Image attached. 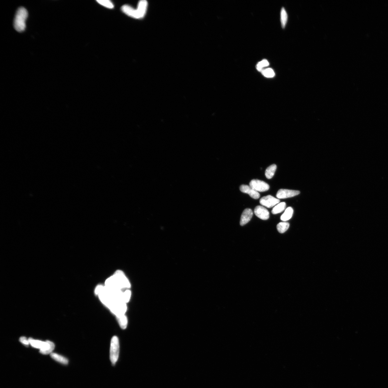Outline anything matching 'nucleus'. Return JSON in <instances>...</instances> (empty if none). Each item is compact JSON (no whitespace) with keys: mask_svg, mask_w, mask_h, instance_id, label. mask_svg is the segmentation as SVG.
Returning <instances> with one entry per match:
<instances>
[{"mask_svg":"<svg viewBox=\"0 0 388 388\" xmlns=\"http://www.w3.org/2000/svg\"><path fill=\"white\" fill-rule=\"evenodd\" d=\"M105 284L107 287L119 290L129 288L131 287L128 279L121 270H117L113 275L108 279Z\"/></svg>","mask_w":388,"mask_h":388,"instance_id":"obj_1","label":"nucleus"},{"mask_svg":"<svg viewBox=\"0 0 388 388\" xmlns=\"http://www.w3.org/2000/svg\"><path fill=\"white\" fill-rule=\"evenodd\" d=\"M28 15L27 11L25 8L22 7L18 9L14 21V28L18 32H22L25 30Z\"/></svg>","mask_w":388,"mask_h":388,"instance_id":"obj_2","label":"nucleus"},{"mask_svg":"<svg viewBox=\"0 0 388 388\" xmlns=\"http://www.w3.org/2000/svg\"><path fill=\"white\" fill-rule=\"evenodd\" d=\"M119 349L118 338L116 336H114L111 340L110 349V359L113 366L116 365L118 361Z\"/></svg>","mask_w":388,"mask_h":388,"instance_id":"obj_3","label":"nucleus"},{"mask_svg":"<svg viewBox=\"0 0 388 388\" xmlns=\"http://www.w3.org/2000/svg\"><path fill=\"white\" fill-rule=\"evenodd\" d=\"M109 309L116 316L125 314L127 309L126 303L120 300H115Z\"/></svg>","mask_w":388,"mask_h":388,"instance_id":"obj_4","label":"nucleus"},{"mask_svg":"<svg viewBox=\"0 0 388 388\" xmlns=\"http://www.w3.org/2000/svg\"><path fill=\"white\" fill-rule=\"evenodd\" d=\"M250 186L258 192L266 191L270 189V186L267 183L258 180H251L250 183Z\"/></svg>","mask_w":388,"mask_h":388,"instance_id":"obj_5","label":"nucleus"},{"mask_svg":"<svg viewBox=\"0 0 388 388\" xmlns=\"http://www.w3.org/2000/svg\"><path fill=\"white\" fill-rule=\"evenodd\" d=\"M280 200L271 195H268L262 197L260 200V203L267 208H271L279 203Z\"/></svg>","mask_w":388,"mask_h":388,"instance_id":"obj_6","label":"nucleus"},{"mask_svg":"<svg viewBox=\"0 0 388 388\" xmlns=\"http://www.w3.org/2000/svg\"><path fill=\"white\" fill-rule=\"evenodd\" d=\"M300 193L298 190L282 189L278 190L276 196L278 199H284L295 197Z\"/></svg>","mask_w":388,"mask_h":388,"instance_id":"obj_7","label":"nucleus"},{"mask_svg":"<svg viewBox=\"0 0 388 388\" xmlns=\"http://www.w3.org/2000/svg\"><path fill=\"white\" fill-rule=\"evenodd\" d=\"M239 189L242 192L248 194L253 199H258L260 198V194L250 186L242 185L240 187Z\"/></svg>","mask_w":388,"mask_h":388,"instance_id":"obj_8","label":"nucleus"},{"mask_svg":"<svg viewBox=\"0 0 388 388\" xmlns=\"http://www.w3.org/2000/svg\"><path fill=\"white\" fill-rule=\"evenodd\" d=\"M254 213L257 217L263 220H267L270 217L269 211L262 206H256L254 210Z\"/></svg>","mask_w":388,"mask_h":388,"instance_id":"obj_9","label":"nucleus"},{"mask_svg":"<svg viewBox=\"0 0 388 388\" xmlns=\"http://www.w3.org/2000/svg\"><path fill=\"white\" fill-rule=\"evenodd\" d=\"M121 10L126 15L136 19H140L137 9H135L128 5H124L121 7Z\"/></svg>","mask_w":388,"mask_h":388,"instance_id":"obj_10","label":"nucleus"},{"mask_svg":"<svg viewBox=\"0 0 388 388\" xmlns=\"http://www.w3.org/2000/svg\"><path fill=\"white\" fill-rule=\"evenodd\" d=\"M253 215V211L250 208L245 209L242 213L241 216L240 222L241 225L243 226L250 222L252 217Z\"/></svg>","mask_w":388,"mask_h":388,"instance_id":"obj_11","label":"nucleus"},{"mask_svg":"<svg viewBox=\"0 0 388 388\" xmlns=\"http://www.w3.org/2000/svg\"><path fill=\"white\" fill-rule=\"evenodd\" d=\"M147 6V2L145 0H142L139 2L137 9L140 18L144 17L146 12Z\"/></svg>","mask_w":388,"mask_h":388,"instance_id":"obj_12","label":"nucleus"},{"mask_svg":"<svg viewBox=\"0 0 388 388\" xmlns=\"http://www.w3.org/2000/svg\"><path fill=\"white\" fill-rule=\"evenodd\" d=\"M293 213V210L291 207H289L287 208L283 215L281 216V220L286 222L290 220L292 218Z\"/></svg>","mask_w":388,"mask_h":388,"instance_id":"obj_13","label":"nucleus"},{"mask_svg":"<svg viewBox=\"0 0 388 388\" xmlns=\"http://www.w3.org/2000/svg\"><path fill=\"white\" fill-rule=\"evenodd\" d=\"M51 358L60 363L63 364H67L69 363V361L65 357L61 355L52 352L50 354Z\"/></svg>","mask_w":388,"mask_h":388,"instance_id":"obj_14","label":"nucleus"},{"mask_svg":"<svg viewBox=\"0 0 388 388\" xmlns=\"http://www.w3.org/2000/svg\"><path fill=\"white\" fill-rule=\"evenodd\" d=\"M276 168L277 166L275 164H272V165L268 167L265 171V175L266 177L268 179H270L272 178L274 175Z\"/></svg>","mask_w":388,"mask_h":388,"instance_id":"obj_15","label":"nucleus"},{"mask_svg":"<svg viewBox=\"0 0 388 388\" xmlns=\"http://www.w3.org/2000/svg\"><path fill=\"white\" fill-rule=\"evenodd\" d=\"M116 317L121 328L123 329H126L128 324V320L126 315H122Z\"/></svg>","mask_w":388,"mask_h":388,"instance_id":"obj_16","label":"nucleus"},{"mask_svg":"<svg viewBox=\"0 0 388 388\" xmlns=\"http://www.w3.org/2000/svg\"><path fill=\"white\" fill-rule=\"evenodd\" d=\"M286 207V204L284 202L279 203L274 207L272 209L271 212L272 214L275 215L280 213L285 210Z\"/></svg>","mask_w":388,"mask_h":388,"instance_id":"obj_17","label":"nucleus"},{"mask_svg":"<svg viewBox=\"0 0 388 388\" xmlns=\"http://www.w3.org/2000/svg\"><path fill=\"white\" fill-rule=\"evenodd\" d=\"M288 16L285 9L282 8L280 12V21L282 27L284 29L287 22Z\"/></svg>","mask_w":388,"mask_h":388,"instance_id":"obj_18","label":"nucleus"},{"mask_svg":"<svg viewBox=\"0 0 388 388\" xmlns=\"http://www.w3.org/2000/svg\"><path fill=\"white\" fill-rule=\"evenodd\" d=\"M289 227V224L288 223L281 222L277 225V229L280 233H283L288 230Z\"/></svg>","mask_w":388,"mask_h":388,"instance_id":"obj_19","label":"nucleus"},{"mask_svg":"<svg viewBox=\"0 0 388 388\" xmlns=\"http://www.w3.org/2000/svg\"><path fill=\"white\" fill-rule=\"evenodd\" d=\"M269 65V63L266 60H263L257 63L256 65V69L258 71L262 72L263 68L267 67Z\"/></svg>","mask_w":388,"mask_h":388,"instance_id":"obj_20","label":"nucleus"},{"mask_svg":"<svg viewBox=\"0 0 388 388\" xmlns=\"http://www.w3.org/2000/svg\"><path fill=\"white\" fill-rule=\"evenodd\" d=\"M98 3H99L101 5L105 7L112 9L114 7V4H113L112 2L109 0H98L96 1Z\"/></svg>","mask_w":388,"mask_h":388,"instance_id":"obj_21","label":"nucleus"},{"mask_svg":"<svg viewBox=\"0 0 388 388\" xmlns=\"http://www.w3.org/2000/svg\"><path fill=\"white\" fill-rule=\"evenodd\" d=\"M262 73L263 76L267 78H272L275 76L274 70L271 68H268V69H263Z\"/></svg>","mask_w":388,"mask_h":388,"instance_id":"obj_22","label":"nucleus"},{"mask_svg":"<svg viewBox=\"0 0 388 388\" xmlns=\"http://www.w3.org/2000/svg\"><path fill=\"white\" fill-rule=\"evenodd\" d=\"M131 293L130 290H127L123 293L122 296V300L126 303L128 302L130 300Z\"/></svg>","mask_w":388,"mask_h":388,"instance_id":"obj_23","label":"nucleus"},{"mask_svg":"<svg viewBox=\"0 0 388 388\" xmlns=\"http://www.w3.org/2000/svg\"><path fill=\"white\" fill-rule=\"evenodd\" d=\"M19 340L21 343L25 345H28L30 344L29 340L27 339V338L24 337V336L21 337L20 338Z\"/></svg>","mask_w":388,"mask_h":388,"instance_id":"obj_24","label":"nucleus"}]
</instances>
